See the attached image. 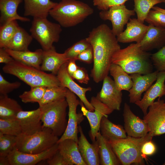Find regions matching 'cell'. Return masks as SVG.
Returning a JSON list of instances; mask_svg holds the SVG:
<instances>
[{
	"mask_svg": "<svg viewBox=\"0 0 165 165\" xmlns=\"http://www.w3.org/2000/svg\"><path fill=\"white\" fill-rule=\"evenodd\" d=\"M58 23L52 22L43 18H33L30 29L31 35L40 44L43 50L53 46L60 39L62 30Z\"/></svg>",
	"mask_w": 165,
	"mask_h": 165,
	"instance_id": "8",
	"label": "cell"
},
{
	"mask_svg": "<svg viewBox=\"0 0 165 165\" xmlns=\"http://www.w3.org/2000/svg\"><path fill=\"white\" fill-rule=\"evenodd\" d=\"M152 137L148 133L140 138L127 136L125 138L111 140L109 141L122 165H144L145 163L141 153V147L145 142L152 140Z\"/></svg>",
	"mask_w": 165,
	"mask_h": 165,
	"instance_id": "5",
	"label": "cell"
},
{
	"mask_svg": "<svg viewBox=\"0 0 165 165\" xmlns=\"http://www.w3.org/2000/svg\"><path fill=\"white\" fill-rule=\"evenodd\" d=\"M90 103L94 108V111H90L80 101L81 111L83 116L87 119L90 127V136L93 142L96 140V137L99 131L101 122L102 117L108 116L113 111L99 100L96 97H92Z\"/></svg>",
	"mask_w": 165,
	"mask_h": 165,
	"instance_id": "10",
	"label": "cell"
},
{
	"mask_svg": "<svg viewBox=\"0 0 165 165\" xmlns=\"http://www.w3.org/2000/svg\"><path fill=\"white\" fill-rule=\"evenodd\" d=\"M159 72L156 70L143 75L138 73L130 74L133 84L128 91L130 103H135L141 99L142 94L146 91L156 80Z\"/></svg>",
	"mask_w": 165,
	"mask_h": 165,
	"instance_id": "17",
	"label": "cell"
},
{
	"mask_svg": "<svg viewBox=\"0 0 165 165\" xmlns=\"http://www.w3.org/2000/svg\"><path fill=\"white\" fill-rule=\"evenodd\" d=\"M33 38L31 35L20 27L5 49L17 51L28 50Z\"/></svg>",
	"mask_w": 165,
	"mask_h": 165,
	"instance_id": "32",
	"label": "cell"
},
{
	"mask_svg": "<svg viewBox=\"0 0 165 165\" xmlns=\"http://www.w3.org/2000/svg\"><path fill=\"white\" fill-rule=\"evenodd\" d=\"M96 140L98 146L100 165H119L121 164L109 141L104 138L99 131L97 134Z\"/></svg>",
	"mask_w": 165,
	"mask_h": 165,
	"instance_id": "27",
	"label": "cell"
},
{
	"mask_svg": "<svg viewBox=\"0 0 165 165\" xmlns=\"http://www.w3.org/2000/svg\"><path fill=\"white\" fill-rule=\"evenodd\" d=\"M58 150V144L39 153H24L17 150L16 147L10 153L8 157L10 165H34L51 157Z\"/></svg>",
	"mask_w": 165,
	"mask_h": 165,
	"instance_id": "13",
	"label": "cell"
},
{
	"mask_svg": "<svg viewBox=\"0 0 165 165\" xmlns=\"http://www.w3.org/2000/svg\"><path fill=\"white\" fill-rule=\"evenodd\" d=\"M150 54L142 50L139 43H132L113 55L112 63L120 66L128 74L146 75L152 72Z\"/></svg>",
	"mask_w": 165,
	"mask_h": 165,
	"instance_id": "2",
	"label": "cell"
},
{
	"mask_svg": "<svg viewBox=\"0 0 165 165\" xmlns=\"http://www.w3.org/2000/svg\"><path fill=\"white\" fill-rule=\"evenodd\" d=\"M94 13L88 4L77 0H61L50 11V16L61 27L69 28L82 22Z\"/></svg>",
	"mask_w": 165,
	"mask_h": 165,
	"instance_id": "3",
	"label": "cell"
},
{
	"mask_svg": "<svg viewBox=\"0 0 165 165\" xmlns=\"http://www.w3.org/2000/svg\"><path fill=\"white\" fill-rule=\"evenodd\" d=\"M5 49L14 60L40 69L42 62V49H38L34 51L29 50L17 51L8 49Z\"/></svg>",
	"mask_w": 165,
	"mask_h": 165,
	"instance_id": "28",
	"label": "cell"
},
{
	"mask_svg": "<svg viewBox=\"0 0 165 165\" xmlns=\"http://www.w3.org/2000/svg\"><path fill=\"white\" fill-rule=\"evenodd\" d=\"M71 77L73 79H76L81 83L87 84L90 80L86 70L84 68L79 67Z\"/></svg>",
	"mask_w": 165,
	"mask_h": 165,
	"instance_id": "44",
	"label": "cell"
},
{
	"mask_svg": "<svg viewBox=\"0 0 165 165\" xmlns=\"http://www.w3.org/2000/svg\"><path fill=\"white\" fill-rule=\"evenodd\" d=\"M58 144V150L68 165H86L81 155L77 142L68 139Z\"/></svg>",
	"mask_w": 165,
	"mask_h": 165,
	"instance_id": "25",
	"label": "cell"
},
{
	"mask_svg": "<svg viewBox=\"0 0 165 165\" xmlns=\"http://www.w3.org/2000/svg\"><path fill=\"white\" fill-rule=\"evenodd\" d=\"M69 61L64 53H57L53 46L49 50H43L40 69L56 75L62 65Z\"/></svg>",
	"mask_w": 165,
	"mask_h": 165,
	"instance_id": "22",
	"label": "cell"
},
{
	"mask_svg": "<svg viewBox=\"0 0 165 165\" xmlns=\"http://www.w3.org/2000/svg\"><path fill=\"white\" fill-rule=\"evenodd\" d=\"M156 151V147L152 140L145 142L142 145L141 150L142 156L144 159L147 156L154 154Z\"/></svg>",
	"mask_w": 165,
	"mask_h": 165,
	"instance_id": "45",
	"label": "cell"
},
{
	"mask_svg": "<svg viewBox=\"0 0 165 165\" xmlns=\"http://www.w3.org/2000/svg\"><path fill=\"white\" fill-rule=\"evenodd\" d=\"M163 165H165V161L164 163L163 164Z\"/></svg>",
	"mask_w": 165,
	"mask_h": 165,
	"instance_id": "53",
	"label": "cell"
},
{
	"mask_svg": "<svg viewBox=\"0 0 165 165\" xmlns=\"http://www.w3.org/2000/svg\"><path fill=\"white\" fill-rule=\"evenodd\" d=\"M80 135L78 142L79 150L86 165H100L98 146L96 140L90 143L84 134L82 128L79 126Z\"/></svg>",
	"mask_w": 165,
	"mask_h": 165,
	"instance_id": "20",
	"label": "cell"
},
{
	"mask_svg": "<svg viewBox=\"0 0 165 165\" xmlns=\"http://www.w3.org/2000/svg\"><path fill=\"white\" fill-rule=\"evenodd\" d=\"M47 87L43 86L31 87L30 90L24 92L19 97L24 103H38L42 99Z\"/></svg>",
	"mask_w": 165,
	"mask_h": 165,
	"instance_id": "36",
	"label": "cell"
},
{
	"mask_svg": "<svg viewBox=\"0 0 165 165\" xmlns=\"http://www.w3.org/2000/svg\"><path fill=\"white\" fill-rule=\"evenodd\" d=\"M21 83L18 81L10 82L6 80L0 73V95H6L19 88Z\"/></svg>",
	"mask_w": 165,
	"mask_h": 165,
	"instance_id": "42",
	"label": "cell"
},
{
	"mask_svg": "<svg viewBox=\"0 0 165 165\" xmlns=\"http://www.w3.org/2000/svg\"><path fill=\"white\" fill-rule=\"evenodd\" d=\"M5 73L15 76L31 87L61 86L56 75L48 73L40 69L14 60L2 68Z\"/></svg>",
	"mask_w": 165,
	"mask_h": 165,
	"instance_id": "4",
	"label": "cell"
},
{
	"mask_svg": "<svg viewBox=\"0 0 165 165\" xmlns=\"http://www.w3.org/2000/svg\"><path fill=\"white\" fill-rule=\"evenodd\" d=\"M128 0H93L94 5L101 10L108 9L111 6L124 4Z\"/></svg>",
	"mask_w": 165,
	"mask_h": 165,
	"instance_id": "43",
	"label": "cell"
},
{
	"mask_svg": "<svg viewBox=\"0 0 165 165\" xmlns=\"http://www.w3.org/2000/svg\"><path fill=\"white\" fill-rule=\"evenodd\" d=\"M68 107L65 98L39 106L43 126L51 129L58 137L63 134L67 127L66 110Z\"/></svg>",
	"mask_w": 165,
	"mask_h": 165,
	"instance_id": "6",
	"label": "cell"
},
{
	"mask_svg": "<svg viewBox=\"0 0 165 165\" xmlns=\"http://www.w3.org/2000/svg\"><path fill=\"white\" fill-rule=\"evenodd\" d=\"M135 14L134 10L127 9L123 4L111 6L107 10H101L99 13V16L103 20L111 21L112 31L117 37L123 31L124 26L130 17Z\"/></svg>",
	"mask_w": 165,
	"mask_h": 165,
	"instance_id": "11",
	"label": "cell"
},
{
	"mask_svg": "<svg viewBox=\"0 0 165 165\" xmlns=\"http://www.w3.org/2000/svg\"><path fill=\"white\" fill-rule=\"evenodd\" d=\"M16 136L0 132V156L9 155L16 144Z\"/></svg>",
	"mask_w": 165,
	"mask_h": 165,
	"instance_id": "38",
	"label": "cell"
},
{
	"mask_svg": "<svg viewBox=\"0 0 165 165\" xmlns=\"http://www.w3.org/2000/svg\"><path fill=\"white\" fill-rule=\"evenodd\" d=\"M145 21L149 24L165 29V14L160 11L150 10Z\"/></svg>",
	"mask_w": 165,
	"mask_h": 165,
	"instance_id": "40",
	"label": "cell"
},
{
	"mask_svg": "<svg viewBox=\"0 0 165 165\" xmlns=\"http://www.w3.org/2000/svg\"><path fill=\"white\" fill-rule=\"evenodd\" d=\"M147 124L149 132L152 137L165 133V103L159 98L149 107V111L143 117Z\"/></svg>",
	"mask_w": 165,
	"mask_h": 165,
	"instance_id": "12",
	"label": "cell"
},
{
	"mask_svg": "<svg viewBox=\"0 0 165 165\" xmlns=\"http://www.w3.org/2000/svg\"><path fill=\"white\" fill-rule=\"evenodd\" d=\"M99 131L101 135L109 140L125 138L126 132L123 126L115 124L108 118V116H103L101 122Z\"/></svg>",
	"mask_w": 165,
	"mask_h": 165,
	"instance_id": "29",
	"label": "cell"
},
{
	"mask_svg": "<svg viewBox=\"0 0 165 165\" xmlns=\"http://www.w3.org/2000/svg\"><path fill=\"white\" fill-rule=\"evenodd\" d=\"M76 60H79L87 64H91L94 61V53L91 45L77 56Z\"/></svg>",
	"mask_w": 165,
	"mask_h": 165,
	"instance_id": "46",
	"label": "cell"
},
{
	"mask_svg": "<svg viewBox=\"0 0 165 165\" xmlns=\"http://www.w3.org/2000/svg\"><path fill=\"white\" fill-rule=\"evenodd\" d=\"M76 60H69L67 66V71L68 74L72 76L78 68L75 63Z\"/></svg>",
	"mask_w": 165,
	"mask_h": 165,
	"instance_id": "49",
	"label": "cell"
},
{
	"mask_svg": "<svg viewBox=\"0 0 165 165\" xmlns=\"http://www.w3.org/2000/svg\"><path fill=\"white\" fill-rule=\"evenodd\" d=\"M123 116L124 129L127 136L140 138L149 132L147 124L143 119H141L134 114L130 106L126 103L124 104Z\"/></svg>",
	"mask_w": 165,
	"mask_h": 165,
	"instance_id": "16",
	"label": "cell"
},
{
	"mask_svg": "<svg viewBox=\"0 0 165 165\" xmlns=\"http://www.w3.org/2000/svg\"><path fill=\"white\" fill-rule=\"evenodd\" d=\"M163 2H164V3H165V0H162Z\"/></svg>",
	"mask_w": 165,
	"mask_h": 165,
	"instance_id": "52",
	"label": "cell"
},
{
	"mask_svg": "<svg viewBox=\"0 0 165 165\" xmlns=\"http://www.w3.org/2000/svg\"><path fill=\"white\" fill-rule=\"evenodd\" d=\"M0 165H10L8 156H0Z\"/></svg>",
	"mask_w": 165,
	"mask_h": 165,
	"instance_id": "50",
	"label": "cell"
},
{
	"mask_svg": "<svg viewBox=\"0 0 165 165\" xmlns=\"http://www.w3.org/2000/svg\"><path fill=\"white\" fill-rule=\"evenodd\" d=\"M96 97L113 111L120 110L122 91L117 89L114 80L108 75L103 79L101 89Z\"/></svg>",
	"mask_w": 165,
	"mask_h": 165,
	"instance_id": "14",
	"label": "cell"
},
{
	"mask_svg": "<svg viewBox=\"0 0 165 165\" xmlns=\"http://www.w3.org/2000/svg\"><path fill=\"white\" fill-rule=\"evenodd\" d=\"M16 118L20 125L22 133L30 135L41 130L43 128L41 120L40 109L20 112Z\"/></svg>",
	"mask_w": 165,
	"mask_h": 165,
	"instance_id": "19",
	"label": "cell"
},
{
	"mask_svg": "<svg viewBox=\"0 0 165 165\" xmlns=\"http://www.w3.org/2000/svg\"><path fill=\"white\" fill-rule=\"evenodd\" d=\"M164 102H165V101H164Z\"/></svg>",
	"mask_w": 165,
	"mask_h": 165,
	"instance_id": "54",
	"label": "cell"
},
{
	"mask_svg": "<svg viewBox=\"0 0 165 165\" xmlns=\"http://www.w3.org/2000/svg\"><path fill=\"white\" fill-rule=\"evenodd\" d=\"M47 162L49 165H68L58 150L51 157L47 160Z\"/></svg>",
	"mask_w": 165,
	"mask_h": 165,
	"instance_id": "47",
	"label": "cell"
},
{
	"mask_svg": "<svg viewBox=\"0 0 165 165\" xmlns=\"http://www.w3.org/2000/svg\"><path fill=\"white\" fill-rule=\"evenodd\" d=\"M60 0V1H61V0Z\"/></svg>",
	"mask_w": 165,
	"mask_h": 165,
	"instance_id": "55",
	"label": "cell"
},
{
	"mask_svg": "<svg viewBox=\"0 0 165 165\" xmlns=\"http://www.w3.org/2000/svg\"><path fill=\"white\" fill-rule=\"evenodd\" d=\"M165 72H159L155 83L146 91L141 99L135 103L141 109L144 116L157 98L165 96Z\"/></svg>",
	"mask_w": 165,
	"mask_h": 165,
	"instance_id": "18",
	"label": "cell"
},
{
	"mask_svg": "<svg viewBox=\"0 0 165 165\" xmlns=\"http://www.w3.org/2000/svg\"><path fill=\"white\" fill-rule=\"evenodd\" d=\"M24 2V15L33 18H47L50 11L58 3L50 0H23Z\"/></svg>",
	"mask_w": 165,
	"mask_h": 165,
	"instance_id": "24",
	"label": "cell"
},
{
	"mask_svg": "<svg viewBox=\"0 0 165 165\" xmlns=\"http://www.w3.org/2000/svg\"><path fill=\"white\" fill-rule=\"evenodd\" d=\"M4 48H0V63L7 64L14 60Z\"/></svg>",
	"mask_w": 165,
	"mask_h": 165,
	"instance_id": "48",
	"label": "cell"
},
{
	"mask_svg": "<svg viewBox=\"0 0 165 165\" xmlns=\"http://www.w3.org/2000/svg\"><path fill=\"white\" fill-rule=\"evenodd\" d=\"M148 28L137 19H130L126 29L117 37L119 42L126 43L133 42L139 43L142 40Z\"/></svg>",
	"mask_w": 165,
	"mask_h": 165,
	"instance_id": "21",
	"label": "cell"
},
{
	"mask_svg": "<svg viewBox=\"0 0 165 165\" xmlns=\"http://www.w3.org/2000/svg\"><path fill=\"white\" fill-rule=\"evenodd\" d=\"M68 90L67 88L61 86L47 87L42 99L38 103L39 106L65 98Z\"/></svg>",
	"mask_w": 165,
	"mask_h": 165,
	"instance_id": "33",
	"label": "cell"
},
{
	"mask_svg": "<svg viewBox=\"0 0 165 165\" xmlns=\"http://www.w3.org/2000/svg\"><path fill=\"white\" fill-rule=\"evenodd\" d=\"M91 46L86 38L83 39L73 45L64 52L69 60L76 61L77 56Z\"/></svg>",
	"mask_w": 165,
	"mask_h": 165,
	"instance_id": "39",
	"label": "cell"
},
{
	"mask_svg": "<svg viewBox=\"0 0 165 165\" xmlns=\"http://www.w3.org/2000/svg\"><path fill=\"white\" fill-rule=\"evenodd\" d=\"M109 72L113 77L116 86L119 90L129 91L131 89L133 84L131 77L120 66L112 63Z\"/></svg>",
	"mask_w": 165,
	"mask_h": 165,
	"instance_id": "30",
	"label": "cell"
},
{
	"mask_svg": "<svg viewBox=\"0 0 165 165\" xmlns=\"http://www.w3.org/2000/svg\"><path fill=\"white\" fill-rule=\"evenodd\" d=\"M23 0H0V25L13 20L28 22L30 20L19 15L17 8Z\"/></svg>",
	"mask_w": 165,
	"mask_h": 165,
	"instance_id": "26",
	"label": "cell"
},
{
	"mask_svg": "<svg viewBox=\"0 0 165 165\" xmlns=\"http://www.w3.org/2000/svg\"><path fill=\"white\" fill-rule=\"evenodd\" d=\"M22 110L16 100L7 95H0V119L16 118L17 114Z\"/></svg>",
	"mask_w": 165,
	"mask_h": 165,
	"instance_id": "31",
	"label": "cell"
},
{
	"mask_svg": "<svg viewBox=\"0 0 165 165\" xmlns=\"http://www.w3.org/2000/svg\"><path fill=\"white\" fill-rule=\"evenodd\" d=\"M86 40L93 51V66L91 76L96 83L108 75L114 53L121 49L116 36L106 24H102L90 32Z\"/></svg>",
	"mask_w": 165,
	"mask_h": 165,
	"instance_id": "1",
	"label": "cell"
},
{
	"mask_svg": "<svg viewBox=\"0 0 165 165\" xmlns=\"http://www.w3.org/2000/svg\"><path fill=\"white\" fill-rule=\"evenodd\" d=\"M152 9L153 10H157L165 14V9L157 6H153Z\"/></svg>",
	"mask_w": 165,
	"mask_h": 165,
	"instance_id": "51",
	"label": "cell"
},
{
	"mask_svg": "<svg viewBox=\"0 0 165 165\" xmlns=\"http://www.w3.org/2000/svg\"><path fill=\"white\" fill-rule=\"evenodd\" d=\"M68 62L62 65L57 74L61 86L67 88L74 93L78 96L87 109L90 111H94V108L86 96V92L91 91V88L90 87H82L74 81L67 71Z\"/></svg>",
	"mask_w": 165,
	"mask_h": 165,
	"instance_id": "15",
	"label": "cell"
},
{
	"mask_svg": "<svg viewBox=\"0 0 165 165\" xmlns=\"http://www.w3.org/2000/svg\"><path fill=\"white\" fill-rule=\"evenodd\" d=\"M20 26L16 20L6 23L0 27V48H6Z\"/></svg>",
	"mask_w": 165,
	"mask_h": 165,
	"instance_id": "35",
	"label": "cell"
},
{
	"mask_svg": "<svg viewBox=\"0 0 165 165\" xmlns=\"http://www.w3.org/2000/svg\"><path fill=\"white\" fill-rule=\"evenodd\" d=\"M0 132L17 136L22 133L19 123L16 118L0 119Z\"/></svg>",
	"mask_w": 165,
	"mask_h": 165,
	"instance_id": "37",
	"label": "cell"
},
{
	"mask_svg": "<svg viewBox=\"0 0 165 165\" xmlns=\"http://www.w3.org/2000/svg\"><path fill=\"white\" fill-rule=\"evenodd\" d=\"M59 139L51 129L43 127L41 130L33 134L22 133L16 136L15 147L22 152L38 153L52 147L57 143Z\"/></svg>",
	"mask_w": 165,
	"mask_h": 165,
	"instance_id": "7",
	"label": "cell"
},
{
	"mask_svg": "<svg viewBox=\"0 0 165 165\" xmlns=\"http://www.w3.org/2000/svg\"><path fill=\"white\" fill-rule=\"evenodd\" d=\"M141 49L147 51L165 46V29L149 24L143 38L139 43Z\"/></svg>",
	"mask_w": 165,
	"mask_h": 165,
	"instance_id": "23",
	"label": "cell"
},
{
	"mask_svg": "<svg viewBox=\"0 0 165 165\" xmlns=\"http://www.w3.org/2000/svg\"><path fill=\"white\" fill-rule=\"evenodd\" d=\"M134 10L137 14V19L144 23L151 9L158 4L163 2L162 0H134Z\"/></svg>",
	"mask_w": 165,
	"mask_h": 165,
	"instance_id": "34",
	"label": "cell"
},
{
	"mask_svg": "<svg viewBox=\"0 0 165 165\" xmlns=\"http://www.w3.org/2000/svg\"><path fill=\"white\" fill-rule=\"evenodd\" d=\"M151 59L153 65L159 72H165V46L152 54Z\"/></svg>",
	"mask_w": 165,
	"mask_h": 165,
	"instance_id": "41",
	"label": "cell"
},
{
	"mask_svg": "<svg viewBox=\"0 0 165 165\" xmlns=\"http://www.w3.org/2000/svg\"><path fill=\"white\" fill-rule=\"evenodd\" d=\"M65 98L68 108V119L66 129L59 138L57 143L66 139H72L78 143L79 131L78 125L82 120V113L77 114V108L80 104V101L77 99L76 95L69 90H68Z\"/></svg>",
	"mask_w": 165,
	"mask_h": 165,
	"instance_id": "9",
	"label": "cell"
}]
</instances>
